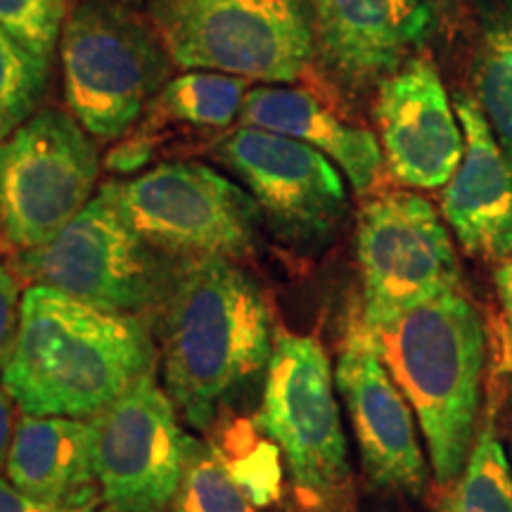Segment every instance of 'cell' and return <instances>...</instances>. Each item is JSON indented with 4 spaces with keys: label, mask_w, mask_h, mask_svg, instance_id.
Here are the masks:
<instances>
[{
    "label": "cell",
    "mask_w": 512,
    "mask_h": 512,
    "mask_svg": "<svg viewBox=\"0 0 512 512\" xmlns=\"http://www.w3.org/2000/svg\"><path fill=\"white\" fill-rule=\"evenodd\" d=\"M152 363L155 347L138 316L31 285L0 380L22 413L93 418L155 368Z\"/></svg>",
    "instance_id": "obj_1"
},
{
    "label": "cell",
    "mask_w": 512,
    "mask_h": 512,
    "mask_svg": "<svg viewBox=\"0 0 512 512\" xmlns=\"http://www.w3.org/2000/svg\"><path fill=\"white\" fill-rule=\"evenodd\" d=\"M159 337L166 392L192 427L209 430L223 403L266 373L275 332L252 275L230 259H190L159 304Z\"/></svg>",
    "instance_id": "obj_2"
},
{
    "label": "cell",
    "mask_w": 512,
    "mask_h": 512,
    "mask_svg": "<svg viewBox=\"0 0 512 512\" xmlns=\"http://www.w3.org/2000/svg\"><path fill=\"white\" fill-rule=\"evenodd\" d=\"M366 328L396 387L411 403L434 482L444 489L465 470L479 434L484 320L477 306L456 290L382 323H366Z\"/></svg>",
    "instance_id": "obj_3"
},
{
    "label": "cell",
    "mask_w": 512,
    "mask_h": 512,
    "mask_svg": "<svg viewBox=\"0 0 512 512\" xmlns=\"http://www.w3.org/2000/svg\"><path fill=\"white\" fill-rule=\"evenodd\" d=\"M64 98L95 140L133 131L176 67L157 29L121 0H81L60 36Z\"/></svg>",
    "instance_id": "obj_4"
},
{
    "label": "cell",
    "mask_w": 512,
    "mask_h": 512,
    "mask_svg": "<svg viewBox=\"0 0 512 512\" xmlns=\"http://www.w3.org/2000/svg\"><path fill=\"white\" fill-rule=\"evenodd\" d=\"M147 19L188 72L283 86L316 57L311 0H147Z\"/></svg>",
    "instance_id": "obj_5"
},
{
    "label": "cell",
    "mask_w": 512,
    "mask_h": 512,
    "mask_svg": "<svg viewBox=\"0 0 512 512\" xmlns=\"http://www.w3.org/2000/svg\"><path fill=\"white\" fill-rule=\"evenodd\" d=\"M256 427L273 441L299 503L342 512L351 498V465L335 396V370L311 335L275 330Z\"/></svg>",
    "instance_id": "obj_6"
},
{
    "label": "cell",
    "mask_w": 512,
    "mask_h": 512,
    "mask_svg": "<svg viewBox=\"0 0 512 512\" xmlns=\"http://www.w3.org/2000/svg\"><path fill=\"white\" fill-rule=\"evenodd\" d=\"M15 264L29 283L138 318L159 309L176 271L166 266V254L140 238L105 185L69 226L46 245L19 252Z\"/></svg>",
    "instance_id": "obj_7"
},
{
    "label": "cell",
    "mask_w": 512,
    "mask_h": 512,
    "mask_svg": "<svg viewBox=\"0 0 512 512\" xmlns=\"http://www.w3.org/2000/svg\"><path fill=\"white\" fill-rule=\"evenodd\" d=\"M105 188L140 238L183 261L245 259L264 219L245 188L200 162H166Z\"/></svg>",
    "instance_id": "obj_8"
},
{
    "label": "cell",
    "mask_w": 512,
    "mask_h": 512,
    "mask_svg": "<svg viewBox=\"0 0 512 512\" xmlns=\"http://www.w3.org/2000/svg\"><path fill=\"white\" fill-rule=\"evenodd\" d=\"M100 157L69 114L41 110L0 140V238L46 245L93 200Z\"/></svg>",
    "instance_id": "obj_9"
},
{
    "label": "cell",
    "mask_w": 512,
    "mask_h": 512,
    "mask_svg": "<svg viewBox=\"0 0 512 512\" xmlns=\"http://www.w3.org/2000/svg\"><path fill=\"white\" fill-rule=\"evenodd\" d=\"M363 323L382 320L460 290V264L448 228L425 197L382 192L363 204L356 226Z\"/></svg>",
    "instance_id": "obj_10"
},
{
    "label": "cell",
    "mask_w": 512,
    "mask_h": 512,
    "mask_svg": "<svg viewBox=\"0 0 512 512\" xmlns=\"http://www.w3.org/2000/svg\"><path fill=\"white\" fill-rule=\"evenodd\" d=\"M176 411L150 368L88 420L100 498L112 512H164L174 503L188 451Z\"/></svg>",
    "instance_id": "obj_11"
},
{
    "label": "cell",
    "mask_w": 512,
    "mask_h": 512,
    "mask_svg": "<svg viewBox=\"0 0 512 512\" xmlns=\"http://www.w3.org/2000/svg\"><path fill=\"white\" fill-rule=\"evenodd\" d=\"M214 157L240 178L261 216L287 245L323 247L347 216L342 176L316 147L242 126L214 145Z\"/></svg>",
    "instance_id": "obj_12"
},
{
    "label": "cell",
    "mask_w": 512,
    "mask_h": 512,
    "mask_svg": "<svg viewBox=\"0 0 512 512\" xmlns=\"http://www.w3.org/2000/svg\"><path fill=\"white\" fill-rule=\"evenodd\" d=\"M335 384L347 408L368 482L389 494L420 498L430 484L420 425L361 318H356L344 335Z\"/></svg>",
    "instance_id": "obj_13"
},
{
    "label": "cell",
    "mask_w": 512,
    "mask_h": 512,
    "mask_svg": "<svg viewBox=\"0 0 512 512\" xmlns=\"http://www.w3.org/2000/svg\"><path fill=\"white\" fill-rule=\"evenodd\" d=\"M384 166L401 185L437 190L465 155V133L444 81L427 57H411L377 88Z\"/></svg>",
    "instance_id": "obj_14"
},
{
    "label": "cell",
    "mask_w": 512,
    "mask_h": 512,
    "mask_svg": "<svg viewBox=\"0 0 512 512\" xmlns=\"http://www.w3.org/2000/svg\"><path fill=\"white\" fill-rule=\"evenodd\" d=\"M316 55L347 88L382 83L434 36L441 0H311Z\"/></svg>",
    "instance_id": "obj_15"
},
{
    "label": "cell",
    "mask_w": 512,
    "mask_h": 512,
    "mask_svg": "<svg viewBox=\"0 0 512 512\" xmlns=\"http://www.w3.org/2000/svg\"><path fill=\"white\" fill-rule=\"evenodd\" d=\"M453 107L465 133V155L444 185L441 214L467 256L501 264L512 256V162L477 98L456 93Z\"/></svg>",
    "instance_id": "obj_16"
},
{
    "label": "cell",
    "mask_w": 512,
    "mask_h": 512,
    "mask_svg": "<svg viewBox=\"0 0 512 512\" xmlns=\"http://www.w3.org/2000/svg\"><path fill=\"white\" fill-rule=\"evenodd\" d=\"M8 482L38 503L86 508L98 505L91 422L60 415H22L12 439Z\"/></svg>",
    "instance_id": "obj_17"
},
{
    "label": "cell",
    "mask_w": 512,
    "mask_h": 512,
    "mask_svg": "<svg viewBox=\"0 0 512 512\" xmlns=\"http://www.w3.org/2000/svg\"><path fill=\"white\" fill-rule=\"evenodd\" d=\"M240 121L242 126L264 128L316 147L339 166L358 195H368L382 183L384 155L373 133L339 119L304 88H252L242 105Z\"/></svg>",
    "instance_id": "obj_18"
},
{
    "label": "cell",
    "mask_w": 512,
    "mask_h": 512,
    "mask_svg": "<svg viewBox=\"0 0 512 512\" xmlns=\"http://www.w3.org/2000/svg\"><path fill=\"white\" fill-rule=\"evenodd\" d=\"M249 93L247 79L219 72H188L169 79L147 105L140 131L157 138L164 124H183L197 131H221L240 117Z\"/></svg>",
    "instance_id": "obj_19"
},
{
    "label": "cell",
    "mask_w": 512,
    "mask_h": 512,
    "mask_svg": "<svg viewBox=\"0 0 512 512\" xmlns=\"http://www.w3.org/2000/svg\"><path fill=\"white\" fill-rule=\"evenodd\" d=\"M477 102L512 162V0H494L479 19Z\"/></svg>",
    "instance_id": "obj_20"
},
{
    "label": "cell",
    "mask_w": 512,
    "mask_h": 512,
    "mask_svg": "<svg viewBox=\"0 0 512 512\" xmlns=\"http://www.w3.org/2000/svg\"><path fill=\"white\" fill-rule=\"evenodd\" d=\"M437 512H512V467L491 418L484 420L465 470L444 486Z\"/></svg>",
    "instance_id": "obj_21"
},
{
    "label": "cell",
    "mask_w": 512,
    "mask_h": 512,
    "mask_svg": "<svg viewBox=\"0 0 512 512\" xmlns=\"http://www.w3.org/2000/svg\"><path fill=\"white\" fill-rule=\"evenodd\" d=\"M171 505L174 512H261V505L230 472L221 453L190 437L183 477Z\"/></svg>",
    "instance_id": "obj_22"
},
{
    "label": "cell",
    "mask_w": 512,
    "mask_h": 512,
    "mask_svg": "<svg viewBox=\"0 0 512 512\" xmlns=\"http://www.w3.org/2000/svg\"><path fill=\"white\" fill-rule=\"evenodd\" d=\"M50 60L24 48L0 27V140L34 117L46 98Z\"/></svg>",
    "instance_id": "obj_23"
},
{
    "label": "cell",
    "mask_w": 512,
    "mask_h": 512,
    "mask_svg": "<svg viewBox=\"0 0 512 512\" xmlns=\"http://www.w3.org/2000/svg\"><path fill=\"white\" fill-rule=\"evenodd\" d=\"M64 19L67 0H0V27L46 60L60 43Z\"/></svg>",
    "instance_id": "obj_24"
},
{
    "label": "cell",
    "mask_w": 512,
    "mask_h": 512,
    "mask_svg": "<svg viewBox=\"0 0 512 512\" xmlns=\"http://www.w3.org/2000/svg\"><path fill=\"white\" fill-rule=\"evenodd\" d=\"M19 309H22V299H19L17 278L8 271L3 259H0V373H3L10 351L15 347V337L19 330Z\"/></svg>",
    "instance_id": "obj_25"
},
{
    "label": "cell",
    "mask_w": 512,
    "mask_h": 512,
    "mask_svg": "<svg viewBox=\"0 0 512 512\" xmlns=\"http://www.w3.org/2000/svg\"><path fill=\"white\" fill-rule=\"evenodd\" d=\"M157 145V138L147 136L140 128H133L131 133H126V136L107 152L105 166L112 174H136V171H140L147 162H150Z\"/></svg>",
    "instance_id": "obj_26"
},
{
    "label": "cell",
    "mask_w": 512,
    "mask_h": 512,
    "mask_svg": "<svg viewBox=\"0 0 512 512\" xmlns=\"http://www.w3.org/2000/svg\"><path fill=\"white\" fill-rule=\"evenodd\" d=\"M0 512H102L98 505H86V508H64V505L38 503L34 498L24 496L17 491L8 479H0Z\"/></svg>",
    "instance_id": "obj_27"
},
{
    "label": "cell",
    "mask_w": 512,
    "mask_h": 512,
    "mask_svg": "<svg viewBox=\"0 0 512 512\" xmlns=\"http://www.w3.org/2000/svg\"><path fill=\"white\" fill-rule=\"evenodd\" d=\"M494 283L498 292V302L503 311L505 325V349H508V366H512V256L501 261L494 271Z\"/></svg>",
    "instance_id": "obj_28"
},
{
    "label": "cell",
    "mask_w": 512,
    "mask_h": 512,
    "mask_svg": "<svg viewBox=\"0 0 512 512\" xmlns=\"http://www.w3.org/2000/svg\"><path fill=\"white\" fill-rule=\"evenodd\" d=\"M15 430H17L15 399H12L8 389H5L3 382H0V470H5V463H8Z\"/></svg>",
    "instance_id": "obj_29"
},
{
    "label": "cell",
    "mask_w": 512,
    "mask_h": 512,
    "mask_svg": "<svg viewBox=\"0 0 512 512\" xmlns=\"http://www.w3.org/2000/svg\"><path fill=\"white\" fill-rule=\"evenodd\" d=\"M510 460H512V387H510Z\"/></svg>",
    "instance_id": "obj_30"
}]
</instances>
